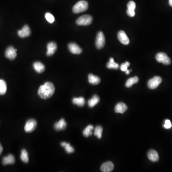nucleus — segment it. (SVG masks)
<instances>
[{
    "label": "nucleus",
    "instance_id": "dca6fc26",
    "mask_svg": "<svg viewBox=\"0 0 172 172\" xmlns=\"http://www.w3.org/2000/svg\"><path fill=\"white\" fill-rule=\"evenodd\" d=\"M148 158L153 162H158L159 159V156L158 153L156 151L154 150H151L148 152L147 154Z\"/></svg>",
    "mask_w": 172,
    "mask_h": 172
},
{
    "label": "nucleus",
    "instance_id": "9b49d317",
    "mask_svg": "<svg viewBox=\"0 0 172 172\" xmlns=\"http://www.w3.org/2000/svg\"><path fill=\"white\" fill-rule=\"evenodd\" d=\"M57 49V44L54 42L49 43L47 45V55L48 56H51Z\"/></svg>",
    "mask_w": 172,
    "mask_h": 172
},
{
    "label": "nucleus",
    "instance_id": "473e14b6",
    "mask_svg": "<svg viewBox=\"0 0 172 172\" xmlns=\"http://www.w3.org/2000/svg\"><path fill=\"white\" fill-rule=\"evenodd\" d=\"M2 151H3V148H2V145L0 144V155H1V154L2 153Z\"/></svg>",
    "mask_w": 172,
    "mask_h": 172
},
{
    "label": "nucleus",
    "instance_id": "1a4fd4ad",
    "mask_svg": "<svg viewBox=\"0 0 172 172\" xmlns=\"http://www.w3.org/2000/svg\"><path fill=\"white\" fill-rule=\"evenodd\" d=\"M68 48L70 52L74 54L78 55V54H81L82 52V50L80 48L79 45L74 43H70L68 45Z\"/></svg>",
    "mask_w": 172,
    "mask_h": 172
},
{
    "label": "nucleus",
    "instance_id": "ddd939ff",
    "mask_svg": "<svg viewBox=\"0 0 172 172\" xmlns=\"http://www.w3.org/2000/svg\"><path fill=\"white\" fill-rule=\"evenodd\" d=\"M127 14L128 16L134 17L135 15V9L136 8L135 2L132 1L129 2L127 4Z\"/></svg>",
    "mask_w": 172,
    "mask_h": 172
},
{
    "label": "nucleus",
    "instance_id": "423d86ee",
    "mask_svg": "<svg viewBox=\"0 0 172 172\" xmlns=\"http://www.w3.org/2000/svg\"><path fill=\"white\" fill-rule=\"evenodd\" d=\"M162 79L160 77L155 76L153 78H151L148 81V87L151 90H154L158 87L159 85L161 83Z\"/></svg>",
    "mask_w": 172,
    "mask_h": 172
},
{
    "label": "nucleus",
    "instance_id": "9d476101",
    "mask_svg": "<svg viewBox=\"0 0 172 172\" xmlns=\"http://www.w3.org/2000/svg\"><path fill=\"white\" fill-rule=\"evenodd\" d=\"M118 38L120 41L124 45H128L130 43L129 38L124 31H119L118 34Z\"/></svg>",
    "mask_w": 172,
    "mask_h": 172
},
{
    "label": "nucleus",
    "instance_id": "7c9ffc66",
    "mask_svg": "<svg viewBox=\"0 0 172 172\" xmlns=\"http://www.w3.org/2000/svg\"><path fill=\"white\" fill-rule=\"evenodd\" d=\"M130 65V63L129 62H126L124 63H123L121 65L120 67V69L122 71L125 72L126 71L128 70V67Z\"/></svg>",
    "mask_w": 172,
    "mask_h": 172
},
{
    "label": "nucleus",
    "instance_id": "f704fd0d",
    "mask_svg": "<svg viewBox=\"0 0 172 172\" xmlns=\"http://www.w3.org/2000/svg\"><path fill=\"white\" fill-rule=\"evenodd\" d=\"M126 74H127V75H129L130 73V71L129 70H127L126 71H125Z\"/></svg>",
    "mask_w": 172,
    "mask_h": 172
},
{
    "label": "nucleus",
    "instance_id": "6e6552de",
    "mask_svg": "<svg viewBox=\"0 0 172 172\" xmlns=\"http://www.w3.org/2000/svg\"><path fill=\"white\" fill-rule=\"evenodd\" d=\"M16 51L17 49H15L14 47L12 46L8 47L6 50V53H5L6 57L8 58L10 60H14L17 56Z\"/></svg>",
    "mask_w": 172,
    "mask_h": 172
},
{
    "label": "nucleus",
    "instance_id": "a211bd4d",
    "mask_svg": "<svg viewBox=\"0 0 172 172\" xmlns=\"http://www.w3.org/2000/svg\"><path fill=\"white\" fill-rule=\"evenodd\" d=\"M15 163V156L13 154H9L2 159V163L3 165H12Z\"/></svg>",
    "mask_w": 172,
    "mask_h": 172
},
{
    "label": "nucleus",
    "instance_id": "f03ea898",
    "mask_svg": "<svg viewBox=\"0 0 172 172\" xmlns=\"http://www.w3.org/2000/svg\"><path fill=\"white\" fill-rule=\"evenodd\" d=\"M89 5L88 2L84 0H82L78 2L73 8V12L75 14H79L85 12L88 9Z\"/></svg>",
    "mask_w": 172,
    "mask_h": 172
},
{
    "label": "nucleus",
    "instance_id": "39448f33",
    "mask_svg": "<svg viewBox=\"0 0 172 172\" xmlns=\"http://www.w3.org/2000/svg\"><path fill=\"white\" fill-rule=\"evenodd\" d=\"M105 44V38L104 35L102 32L98 33L96 39V48L99 49H101L104 47Z\"/></svg>",
    "mask_w": 172,
    "mask_h": 172
},
{
    "label": "nucleus",
    "instance_id": "6ab92c4d",
    "mask_svg": "<svg viewBox=\"0 0 172 172\" xmlns=\"http://www.w3.org/2000/svg\"><path fill=\"white\" fill-rule=\"evenodd\" d=\"M33 68L38 73H42L45 70L44 65L40 62H36L33 64Z\"/></svg>",
    "mask_w": 172,
    "mask_h": 172
},
{
    "label": "nucleus",
    "instance_id": "2f4dec72",
    "mask_svg": "<svg viewBox=\"0 0 172 172\" xmlns=\"http://www.w3.org/2000/svg\"><path fill=\"white\" fill-rule=\"evenodd\" d=\"M172 125L171 121L169 120H166L165 121V124L164 125V127L166 129H169L172 127Z\"/></svg>",
    "mask_w": 172,
    "mask_h": 172
},
{
    "label": "nucleus",
    "instance_id": "20e7f679",
    "mask_svg": "<svg viewBox=\"0 0 172 172\" xmlns=\"http://www.w3.org/2000/svg\"><path fill=\"white\" fill-rule=\"evenodd\" d=\"M155 58L158 62L162 63L165 65H169L171 63V59L168 56L166 53L163 52L156 54Z\"/></svg>",
    "mask_w": 172,
    "mask_h": 172
},
{
    "label": "nucleus",
    "instance_id": "b1692460",
    "mask_svg": "<svg viewBox=\"0 0 172 172\" xmlns=\"http://www.w3.org/2000/svg\"><path fill=\"white\" fill-rule=\"evenodd\" d=\"M94 129V127L92 125H89L85 129L83 132L84 136L86 137H88L89 136L92 134V131Z\"/></svg>",
    "mask_w": 172,
    "mask_h": 172
},
{
    "label": "nucleus",
    "instance_id": "aec40b11",
    "mask_svg": "<svg viewBox=\"0 0 172 172\" xmlns=\"http://www.w3.org/2000/svg\"><path fill=\"white\" fill-rule=\"evenodd\" d=\"M89 82L91 84L96 85L100 82V78L92 74H89Z\"/></svg>",
    "mask_w": 172,
    "mask_h": 172
},
{
    "label": "nucleus",
    "instance_id": "a878e982",
    "mask_svg": "<svg viewBox=\"0 0 172 172\" xmlns=\"http://www.w3.org/2000/svg\"><path fill=\"white\" fill-rule=\"evenodd\" d=\"M7 90V85L6 82L2 79H0V95L6 94Z\"/></svg>",
    "mask_w": 172,
    "mask_h": 172
},
{
    "label": "nucleus",
    "instance_id": "f3484780",
    "mask_svg": "<svg viewBox=\"0 0 172 172\" xmlns=\"http://www.w3.org/2000/svg\"><path fill=\"white\" fill-rule=\"evenodd\" d=\"M127 106L123 103H119L117 104L115 107V112L116 113H124L127 111Z\"/></svg>",
    "mask_w": 172,
    "mask_h": 172
},
{
    "label": "nucleus",
    "instance_id": "cd10ccee",
    "mask_svg": "<svg viewBox=\"0 0 172 172\" xmlns=\"http://www.w3.org/2000/svg\"><path fill=\"white\" fill-rule=\"evenodd\" d=\"M20 158L23 163H27L28 162V155L27 151L25 149H23L22 150Z\"/></svg>",
    "mask_w": 172,
    "mask_h": 172
},
{
    "label": "nucleus",
    "instance_id": "5701e85b",
    "mask_svg": "<svg viewBox=\"0 0 172 172\" xmlns=\"http://www.w3.org/2000/svg\"><path fill=\"white\" fill-rule=\"evenodd\" d=\"M139 78L137 77L131 78L127 80L126 82L125 86L127 88H130L134 84L137 83L138 82Z\"/></svg>",
    "mask_w": 172,
    "mask_h": 172
},
{
    "label": "nucleus",
    "instance_id": "c85d7f7f",
    "mask_svg": "<svg viewBox=\"0 0 172 172\" xmlns=\"http://www.w3.org/2000/svg\"><path fill=\"white\" fill-rule=\"evenodd\" d=\"M64 148L65 149V152L68 153H72L74 152V149L71 146L69 143H66Z\"/></svg>",
    "mask_w": 172,
    "mask_h": 172
},
{
    "label": "nucleus",
    "instance_id": "72a5a7b5",
    "mask_svg": "<svg viewBox=\"0 0 172 172\" xmlns=\"http://www.w3.org/2000/svg\"><path fill=\"white\" fill-rule=\"evenodd\" d=\"M169 4L172 7V0H169Z\"/></svg>",
    "mask_w": 172,
    "mask_h": 172
},
{
    "label": "nucleus",
    "instance_id": "412c9836",
    "mask_svg": "<svg viewBox=\"0 0 172 172\" xmlns=\"http://www.w3.org/2000/svg\"><path fill=\"white\" fill-rule=\"evenodd\" d=\"M99 100L100 99L98 96L96 95H94L92 98L88 101V105L90 108H93L99 103Z\"/></svg>",
    "mask_w": 172,
    "mask_h": 172
},
{
    "label": "nucleus",
    "instance_id": "0eeeda50",
    "mask_svg": "<svg viewBox=\"0 0 172 172\" xmlns=\"http://www.w3.org/2000/svg\"><path fill=\"white\" fill-rule=\"evenodd\" d=\"M37 126V122L34 119H29L26 123L24 126V131L26 132H33Z\"/></svg>",
    "mask_w": 172,
    "mask_h": 172
},
{
    "label": "nucleus",
    "instance_id": "4468645a",
    "mask_svg": "<svg viewBox=\"0 0 172 172\" xmlns=\"http://www.w3.org/2000/svg\"><path fill=\"white\" fill-rule=\"evenodd\" d=\"M114 169V165L111 162H107L104 163L101 166L100 170L102 172H111Z\"/></svg>",
    "mask_w": 172,
    "mask_h": 172
},
{
    "label": "nucleus",
    "instance_id": "393cba45",
    "mask_svg": "<svg viewBox=\"0 0 172 172\" xmlns=\"http://www.w3.org/2000/svg\"><path fill=\"white\" fill-rule=\"evenodd\" d=\"M107 67L109 69H118L119 68V65L117 63L114 62L113 58H110V61L107 64Z\"/></svg>",
    "mask_w": 172,
    "mask_h": 172
},
{
    "label": "nucleus",
    "instance_id": "4be33fe9",
    "mask_svg": "<svg viewBox=\"0 0 172 172\" xmlns=\"http://www.w3.org/2000/svg\"><path fill=\"white\" fill-rule=\"evenodd\" d=\"M72 103L79 107H83L85 104V100L83 97L74 98L72 99Z\"/></svg>",
    "mask_w": 172,
    "mask_h": 172
},
{
    "label": "nucleus",
    "instance_id": "c756f323",
    "mask_svg": "<svg viewBox=\"0 0 172 172\" xmlns=\"http://www.w3.org/2000/svg\"><path fill=\"white\" fill-rule=\"evenodd\" d=\"M45 18L50 23H53L55 21V18L54 16L50 13H48L45 14Z\"/></svg>",
    "mask_w": 172,
    "mask_h": 172
},
{
    "label": "nucleus",
    "instance_id": "7ed1b4c3",
    "mask_svg": "<svg viewBox=\"0 0 172 172\" xmlns=\"http://www.w3.org/2000/svg\"><path fill=\"white\" fill-rule=\"evenodd\" d=\"M93 18L90 15H84L76 20V23L78 26H87L92 23Z\"/></svg>",
    "mask_w": 172,
    "mask_h": 172
},
{
    "label": "nucleus",
    "instance_id": "f8f14e48",
    "mask_svg": "<svg viewBox=\"0 0 172 172\" xmlns=\"http://www.w3.org/2000/svg\"><path fill=\"white\" fill-rule=\"evenodd\" d=\"M18 35L21 38H25L28 37L31 35V30L29 27L27 25H26L23 27L22 30L18 31Z\"/></svg>",
    "mask_w": 172,
    "mask_h": 172
},
{
    "label": "nucleus",
    "instance_id": "bb28decb",
    "mask_svg": "<svg viewBox=\"0 0 172 172\" xmlns=\"http://www.w3.org/2000/svg\"><path fill=\"white\" fill-rule=\"evenodd\" d=\"M103 128L102 126H97L95 128V131H94V134L95 136H96L98 138H102V134H103Z\"/></svg>",
    "mask_w": 172,
    "mask_h": 172
},
{
    "label": "nucleus",
    "instance_id": "f257e3e1",
    "mask_svg": "<svg viewBox=\"0 0 172 172\" xmlns=\"http://www.w3.org/2000/svg\"><path fill=\"white\" fill-rule=\"evenodd\" d=\"M54 84L50 82H47L41 86L38 90V94L41 98L46 99L51 97L55 92Z\"/></svg>",
    "mask_w": 172,
    "mask_h": 172
},
{
    "label": "nucleus",
    "instance_id": "2eb2a0df",
    "mask_svg": "<svg viewBox=\"0 0 172 172\" xmlns=\"http://www.w3.org/2000/svg\"><path fill=\"white\" fill-rule=\"evenodd\" d=\"M67 127V123L64 119H60L54 125V129L57 131H62Z\"/></svg>",
    "mask_w": 172,
    "mask_h": 172
}]
</instances>
